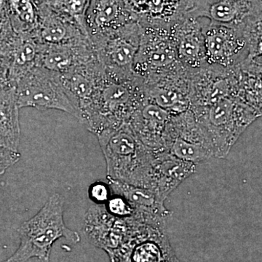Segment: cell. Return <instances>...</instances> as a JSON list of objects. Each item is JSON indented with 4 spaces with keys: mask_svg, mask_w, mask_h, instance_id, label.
I'll use <instances>...</instances> for the list:
<instances>
[{
    "mask_svg": "<svg viewBox=\"0 0 262 262\" xmlns=\"http://www.w3.org/2000/svg\"><path fill=\"white\" fill-rule=\"evenodd\" d=\"M165 149L175 158L195 165L214 158L211 141L189 110L171 115Z\"/></svg>",
    "mask_w": 262,
    "mask_h": 262,
    "instance_id": "11",
    "label": "cell"
},
{
    "mask_svg": "<svg viewBox=\"0 0 262 262\" xmlns=\"http://www.w3.org/2000/svg\"><path fill=\"white\" fill-rule=\"evenodd\" d=\"M96 57L89 39L62 45H40L37 66L59 75Z\"/></svg>",
    "mask_w": 262,
    "mask_h": 262,
    "instance_id": "18",
    "label": "cell"
},
{
    "mask_svg": "<svg viewBox=\"0 0 262 262\" xmlns=\"http://www.w3.org/2000/svg\"><path fill=\"white\" fill-rule=\"evenodd\" d=\"M64 202L58 193L52 194L37 213L19 227L18 249L2 262H27L32 258L41 261L50 257L52 247L61 238L80 243V234L69 228L63 220Z\"/></svg>",
    "mask_w": 262,
    "mask_h": 262,
    "instance_id": "3",
    "label": "cell"
},
{
    "mask_svg": "<svg viewBox=\"0 0 262 262\" xmlns=\"http://www.w3.org/2000/svg\"><path fill=\"white\" fill-rule=\"evenodd\" d=\"M181 66L170 29L141 27L140 42L133 67L136 76L144 80L168 73Z\"/></svg>",
    "mask_w": 262,
    "mask_h": 262,
    "instance_id": "8",
    "label": "cell"
},
{
    "mask_svg": "<svg viewBox=\"0 0 262 262\" xmlns=\"http://www.w3.org/2000/svg\"><path fill=\"white\" fill-rule=\"evenodd\" d=\"M84 22L90 39L136 20L123 0H90Z\"/></svg>",
    "mask_w": 262,
    "mask_h": 262,
    "instance_id": "19",
    "label": "cell"
},
{
    "mask_svg": "<svg viewBox=\"0 0 262 262\" xmlns=\"http://www.w3.org/2000/svg\"><path fill=\"white\" fill-rule=\"evenodd\" d=\"M170 36L179 63L189 72L206 65L203 22L187 14L170 28Z\"/></svg>",
    "mask_w": 262,
    "mask_h": 262,
    "instance_id": "13",
    "label": "cell"
},
{
    "mask_svg": "<svg viewBox=\"0 0 262 262\" xmlns=\"http://www.w3.org/2000/svg\"><path fill=\"white\" fill-rule=\"evenodd\" d=\"M41 262H50V257L44 258V259L41 260Z\"/></svg>",
    "mask_w": 262,
    "mask_h": 262,
    "instance_id": "31",
    "label": "cell"
},
{
    "mask_svg": "<svg viewBox=\"0 0 262 262\" xmlns=\"http://www.w3.org/2000/svg\"><path fill=\"white\" fill-rule=\"evenodd\" d=\"M13 89L10 82L9 69L5 58L0 56V94Z\"/></svg>",
    "mask_w": 262,
    "mask_h": 262,
    "instance_id": "30",
    "label": "cell"
},
{
    "mask_svg": "<svg viewBox=\"0 0 262 262\" xmlns=\"http://www.w3.org/2000/svg\"><path fill=\"white\" fill-rule=\"evenodd\" d=\"M188 14L248 33H262V0H194Z\"/></svg>",
    "mask_w": 262,
    "mask_h": 262,
    "instance_id": "10",
    "label": "cell"
},
{
    "mask_svg": "<svg viewBox=\"0 0 262 262\" xmlns=\"http://www.w3.org/2000/svg\"><path fill=\"white\" fill-rule=\"evenodd\" d=\"M39 48L40 44L32 37V34H17L15 40L3 57L8 63L10 80L13 87L19 77L37 66Z\"/></svg>",
    "mask_w": 262,
    "mask_h": 262,
    "instance_id": "22",
    "label": "cell"
},
{
    "mask_svg": "<svg viewBox=\"0 0 262 262\" xmlns=\"http://www.w3.org/2000/svg\"><path fill=\"white\" fill-rule=\"evenodd\" d=\"M96 136L106 160L108 180L154 192L155 166L162 151L144 145L128 123L106 129Z\"/></svg>",
    "mask_w": 262,
    "mask_h": 262,
    "instance_id": "1",
    "label": "cell"
},
{
    "mask_svg": "<svg viewBox=\"0 0 262 262\" xmlns=\"http://www.w3.org/2000/svg\"><path fill=\"white\" fill-rule=\"evenodd\" d=\"M108 184L115 194L124 196L134 207L135 211L144 212L165 220L170 212L156 193L150 189L134 187L116 181L108 180Z\"/></svg>",
    "mask_w": 262,
    "mask_h": 262,
    "instance_id": "23",
    "label": "cell"
},
{
    "mask_svg": "<svg viewBox=\"0 0 262 262\" xmlns=\"http://www.w3.org/2000/svg\"><path fill=\"white\" fill-rule=\"evenodd\" d=\"M144 100L142 80L137 76L132 80L118 81L105 74L78 120L97 135L106 129L127 123Z\"/></svg>",
    "mask_w": 262,
    "mask_h": 262,
    "instance_id": "2",
    "label": "cell"
},
{
    "mask_svg": "<svg viewBox=\"0 0 262 262\" xmlns=\"http://www.w3.org/2000/svg\"><path fill=\"white\" fill-rule=\"evenodd\" d=\"M5 3L15 32L32 34L37 23V8L34 0H5Z\"/></svg>",
    "mask_w": 262,
    "mask_h": 262,
    "instance_id": "25",
    "label": "cell"
},
{
    "mask_svg": "<svg viewBox=\"0 0 262 262\" xmlns=\"http://www.w3.org/2000/svg\"><path fill=\"white\" fill-rule=\"evenodd\" d=\"M195 168V164L179 160L168 151H162L155 166L154 192L165 202L181 183L194 173Z\"/></svg>",
    "mask_w": 262,
    "mask_h": 262,
    "instance_id": "21",
    "label": "cell"
},
{
    "mask_svg": "<svg viewBox=\"0 0 262 262\" xmlns=\"http://www.w3.org/2000/svg\"><path fill=\"white\" fill-rule=\"evenodd\" d=\"M125 262H179L163 227L149 226L133 242Z\"/></svg>",
    "mask_w": 262,
    "mask_h": 262,
    "instance_id": "20",
    "label": "cell"
},
{
    "mask_svg": "<svg viewBox=\"0 0 262 262\" xmlns=\"http://www.w3.org/2000/svg\"><path fill=\"white\" fill-rule=\"evenodd\" d=\"M189 110L211 141L215 158H225L244 131L261 116V112L236 97Z\"/></svg>",
    "mask_w": 262,
    "mask_h": 262,
    "instance_id": "4",
    "label": "cell"
},
{
    "mask_svg": "<svg viewBox=\"0 0 262 262\" xmlns=\"http://www.w3.org/2000/svg\"><path fill=\"white\" fill-rule=\"evenodd\" d=\"M172 114L144 100L138 106L127 123L146 146L157 151L165 149L167 132Z\"/></svg>",
    "mask_w": 262,
    "mask_h": 262,
    "instance_id": "14",
    "label": "cell"
},
{
    "mask_svg": "<svg viewBox=\"0 0 262 262\" xmlns=\"http://www.w3.org/2000/svg\"><path fill=\"white\" fill-rule=\"evenodd\" d=\"M13 88L19 108L60 110L77 118V112L66 94L59 74L36 66L19 77Z\"/></svg>",
    "mask_w": 262,
    "mask_h": 262,
    "instance_id": "7",
    "label": "cell"
},
{
    "mask_svg": "<svg viewBox=\"0 0 262 262\" xmlns=\"http://www.w3.org/2000/svg\"><path fill=\"white\" fill-rule=\"evenodd\" d=\"M108 213L117 218H127L132 216L135 209L124 196L114 194L104 205Z\"/></svg>",
    "mask_w": 262,
    "mask_h": 262,
    "instance_id": "27",
    "label": "cell"
},
{
    "mask_svg": "<svg viewBox=\"0 0 262 262\" xmlns=\"http://www.w3.org/2000/svg\"><path fill=\"white\" fill-rule=\"evenodd\" d=\"M37 23L32 37L40 45H62L89 39V34L77 24L50 8L46 3H35Z\"/></svg>",
    "mask_w": 262,
    "mask_h": 262,
    "instance_id": "16",
    "label": "cell"
},
{
    "mask_svg": "<svg viewBox=\"0 0 262 262\" xmlns=\"http://www.w3.org/2000/svg\"><path fill=\"white\" fill-rule=\"evenodd\" d=\"M138 227L132 216L117 218L108 213L104 205H96L84 215L82 230L91 244L112 255L128 247L137 234Z\"/></svg>",
    "mask_w": 262,
    "mask_h": 262,
    "instance_id": "9",
    "label": "cell"
},
{
    "mask_svg": "<svg viewBox=\"0 0 262 262\" xmlns=\"http://www.w3.org/2000/svg\"><path fill=\"white\" fill-rule=\"evenodd\" d=\"M206 63L209 67L230 70L248 58L261 55L262 34L211 23H203Z\"/></svg>",
    "mask_w": 262,
    "mask_h": 262,
    "instance_id": "5",
    "label": "cell"
},
{
    "mask_svg": "<svg viewBox=\"0 0 262 262\" xmlns=\"http://www.w3.org/2000/svg\"><path fill=\"white\" fill-rule=\"evenodd\" d=\"M105 74L102 66L96 56L88 63L78 66L61 75L62 85L77 112V120L80 113L89 106Z\"/></svg>",
    "mask_w": 262,
    "mask_h": 262,
    "instance_id": "17",
    "label": "cell"
},
{
    "mask_svg": "<svg viewBox=\"0 0 262 262\" xmlns=\"http://www.w3.org/2000/svg\"><path fill=\"white\" fill-rule=\"evenodd\" d=\"M41 3H46L52 9L75 22L87 32L84 18L90 0H44Z\"/></svg>",
    "mask_w": 262,
    "mask_h": 262,
    "instance_id": "26",
    "label": "cell"
},
{
    "mask_svg": "<svg viewBox=\"0 0 262 262\" xmlns=\"http://www.w3.org/2000/svg\"><path fill=\"white\" fill-rule=\"evenodd\" d=\"M141 27H170L187 14L194 0H123Z\"/></svg>",
    "mask_w": 262,
    "mask_h": 262,
    "instance_id": "15",
    "label": "cell"
},
{
    "mask_svg": "<svg viewBox=\"0 0 262 262\" xmlns=\"http://www.w3.org/2000/svg\"><path fill=\"white\" fill-rule=\"evenodd\" d=\"M111 262H125L124 261H120V260H115V259H110Z\"/></svg>",
    "mask_w": 262,
    "mask_h": 262,
    "instance_id": "32",
    "label": "cell"
},
{
    "mask_svg": "<svg viewBox=\"0 0 262 262\" xmlns=\"http://www.w3.org/2000/svg\"><path fill=\"white\" fill-rule=\"evenodd\" d=\"M113 191L110 184L106 183L96 182L93 183L89 188V196L90 200L96 205H105L110 200Z\"/></svg>",
    "mask_w": 262,
    "mask_h": 262,
    "instance_id": "28",
    "label": "cell"
},
{
    "mask_svg": "<svg viewBox=\"0 0 262 262\" xmlns=\"http://www.w3.org/2000/svg\"><path fill=\"white\" fill-rule=\"evenodd\" d=\"M190 72L181 66L177 70L142 80L145 99L177 115L189 108Z\"/></svg>",
    "mask_w": 262,
    "mask_h": 262,
    "instance_id": "12",
    "label": "cell"
},
{
    "mask_svg": "<svg viewBox=\"0 0 262 262\" xmlns=\"http://www.w3.org/2000/svg\"><path fill=\"white\" fill-rule=\"evenodd\" d=\"M20 153L0 146V176L3 175L8 168L14 165L20 160Z\"/></svg>",
    "mask_w": 262,
    "mask_h": 262,
    "instance_id": "29",
    "label": "cell"
},
{
    "mask_svg": "<svg viewBox=\"0 0 262 262\" xmlns=\"http://www.w3.org/2000/svg\"><path fill=\"white\" fill-rule=\"evenodd\" d=\"M140 38V25L134 22L113 32L90 38V42L108 77L129 81L136 77L133 67Z\"/></svg>",
    "mask_w": 262,
    "mask_h": 262,
    "instance_id": "6",
    "label": "cell"
},
{
    "mask_svg": "<svg viewBox=\"0 0 262 262\" xmlns=\"http://www.w3.org/2000/svg\"><path fill=\"white\" fill-rule=\"evenodd\" d=\"M14 89L0 94V146L18 151L20 127Z\"/></svg>",
    "mask_w": 262,
    "mask_h": 262,
    "instance_id": "24",
    "label": "cell"
}]
</instances>
